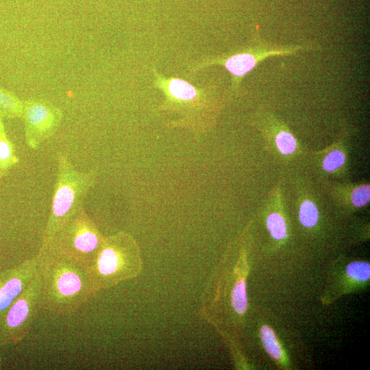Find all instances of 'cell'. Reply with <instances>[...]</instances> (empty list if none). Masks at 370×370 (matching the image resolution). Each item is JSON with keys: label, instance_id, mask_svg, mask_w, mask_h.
Here are the masks:
<instances>
[{"label": "cell", "instance_id": "cell-18", "mask_svg": "<svg viewBox=\"0 0 370 370\" xmlns=\"http://www.w3.org/2000/svg\"><path fill=\"white\" fill-rule=\"evenodd\" d=\"M344 153L339 150H334L328 153L323 161V168L327 171H332L340 167L345 162Z\"/></svg>", "mask_w": 370, "mask_h": 370}, {"label": "cell", "instance_id": "cell-19", "mask_svg": "<svg viewBox=\"0 0 370 370\" xmlns=\"http://www.w3.org/2000/svg\"><path fill=\"white\" fill-rule=\"evenodd\" d=\"M370 198V188L369 185L360 186L352 193L351 200L356 207L365 206Z\"/></svg>", "mask_w": 370, "mask_h": 370}, {"label": "cell", "instance_id": "cell-1", "mask_svg": "<svg viewBox=\"0 0 370 370\" xmlns=\"http://www.w3.org/2000/svg\"><path fill=\"white\" fill-rule=\"evenodd\" d=\"M36 256L42 309L72 314L95 294L84 264L50 251Z\"/></svg>", "mask_w": 370, "mask_h": 370}, {"label": "cell", "instance_id": "cell-15", "mask_svg": "<svg viewBox=\"0 0 370 370\" xmlns=\"http://www.w3.org/2000/svg\"><path fill=\"white\" fill-rule=\"evenodd\" d=\"M267 225L274 238L280 240L285 237L286 234V224L282 216L278 213H271L268 216Z\"/></svg>", "mask_w": 370, "mask_h": 370}, {"label": "cell", "instance_id": "cell-2", "mask_svg": "<svg viewBox=\"0 0 370 370\" xmlns=\"http://www.w3.org/2000/svg\"><path fill=\"white\" fill-rule=\"evenodd\" d=\"M154 75L156 87L164 95L158 110L177 116L167 126L187 130L199 139L212 126L217 111L212 90L194 86L181 78H167L157 72Z\"/></svg>", "mask_w": 370, "mask_h": 370}, {"label": "cell", "instance_id": "cell-7", "mask_svg": "<svg viewBox=\"0 0 370 370\" xmlns=\"http://www.w3.org/2000/svg\"><path fill=\"white\" fill-rule=\"evenodd\" d=\"M23 102L25 142L30 149H36L58 130L62 114L47 101L30 99Z\"/></svg>", "mask_w": 370, "mask_h": 370}, {"label": "cell", "instance_id": "cell-9", "mask_svg": "<svg viewBox=\"0 0 370 370\" xmlns=\"http://www.w3.org/2000/svg\"><path fill=\"white\" fill-rule=\"evenodd\" d=\"M37 273L36 256L0 274V319Z\"/></svg>", "mask_w": 370, "mask_h": 370}, {"label": "cell", "instance_id": "cell-6", "mask_svg": "<svg viewBox=\"0 0 370 370\" xmlns=\"http://www.w3.org/2000/svg\"><path fill=\"white\" fill-rule=\"evenodd\" d=\"M40 309V281L36 273L0 319V347L22 341Z\"/></svg>", "mask_w": 370, "mask_h": 370}, {"label": "cell", "instance_id": "cell-8", "mask_svg": "<svg viewBox=\"0 0 370 370\" xmlns=\"http://www.w3.org/2000/svg\"><path fill=\"white\" fill-rule=\"evenodd\" d=\"M302 49L301 47L291 48H276L269 47L251 46L247 47L240 52L224 56L221 58L210 59L193 68L194 71L207 66L210 64H218L223 65L231 74L232 86H238L241 79L258 64L269 56L286 55L295 53Z\"/></svg>", "mask_w": 370, "mask_h": 370}, {"label": "cell", "instance_id": "cell-5", "mask_svg": "<svg viewBox=\"0 0 370 370\" xmlns=\"http://www.w3.org/2000/svg\"><path fill=\"white\" fill-rule=\"evenodd\" d=\"M104 236L82 208L69 219L40 251H50L88 267L97 254Z\"/></svg>", "mask_w": 370, "mask_h": 370}, {"label": "cell", "instance_id": "cell-10", "mask_svg": "<svg viewBox=\"0 0 370 370\" xmlns=\"http://www.w3.org/2000/svg\"><path fill=\"white\" fill-rule=\"evenodd\" d=\"M23 102L13 93L0 88V114L3 117H21Z\"/></svg>", "mask_w": 370, "mask_h": 370}, {"label": "cell", "instance_id": "cell-3", "mask_svg": "<svg viewBox=\"0 0 370 370\" xmlns=\"http://www.w3.org/2000/svg\"><path fill=\"white\" fill-rule=\"evenodd\" d=\"M142 267V257L138 243L131 234L119 232L104 236L87 270L96 293L136 277Z\"/></svg>", "mask_w": 370, "mask_h": 370}, {"label": "cell", "instance_id": "cell-11", "mask_svg": "<svg viewBox=\"0 0 370 370\" xmlns=\"http://www.w3.org/2000/svg\"><path fill=\"white\" fill-rule=\"evenodd\" d=\"M18 160L13 143L4 136L0 140V178L6 175Z\"/></svg>", "mask_w": 370, "mask_h": 370}, {"label": "cell", "instance_id": "cell-17", "mask_svg": "<svg viewBox=\"0 0 370 370\" xmlns=\"http://www.w3.org/2000/svg\"><path fill=\"white\" fill-rule=\"evenodd\" d=\"M275 144L283 154L292 153L296 148V140L293 136L286 131L280 132L275 137Z\"/></svg>", "mask_w": 370, "mask_h": 370}, {"label": "cell", "instance_id": "cell-16", "mask_svg": "<svg viewBox=\"0 0 370 370\" xmlns=\"http://www.w3.org/2000/svg\"><path fill=\"white\" fill-rule=\"evenodd\" d=\"M346 272L353 279L359 281H367L370 277V265L365 262H353L348 264Z\"/></svg>", "mask_w": 370, "mask_h": 370}, {"label": "cell", "instance_id": "cell-4", "mask_svg": "<svg viewBox=\"0 0 370 370\" xmlns=\"http://www.w3.org/2000/svg\"><path fill=\"white\" fill-rule=\"evenodd\" d=\"M95 179V172H80L64 155L58 156L51 210L40 247H45L58 230L82 208L84 199Z\"/></svg>", "mask_w": 370, "mask_h": 370}, {"label": "cell", "instance_id": "cell-13", "mask_svg": "<svg viewBox=\"0 0 370 370\" xmlns=\"http://www.w3.org/2000/svg\"><path fill=\"white\" fill-rule=\"evenodd\" d=\"M231 305L235 312L243 314L247 308L246 283L245 280H238L231 292Z\"/></svg>", "mask_w": 370, "mask_h": 370}, {"label": "cell", "instance_id": "cell-20", "mask_svg": "<svg viewBox=\"0 0 370 370\" xmlns=\"http://www.w3.org/2000/svg\"><path fill=\"white\" fill-rule=\"evenodd\" d=\"M3 116L0 114V140L7 136L3 121Z\"/></svg>", "mask_w": 370, "mask_h": 370}, {"label": "cell", "instance_id": "cell-14", "mask_svg": "<svg viewBox=\"0 0 370 370\" xmlns=\"http://www.w3.org/2000/svg\"><path fill=\"white\" fill-rule=\"evenodd\" d=\"M299 220L301 224L308 227L316 225L318 221L319 213L316 206L310 201H304L299 208Z\"/></svg>", "mask_w": 370, "mask_h": 370}, {"label": "cell", "instance_id": "cell-12", "mask_svg": "<svg viewBox=\"0 0 370 370\" xmlns=\"http://www.w3.org/2000/svg\"><path fill=\"white\" fill-rule=\"evenodd\" d=\"M260 334L267 353L275 360H281L283 355L282 350L273 331L267 325H263Z\"/></svg>", "mask_w": 370, "mask_h": 370}]
</instances>
